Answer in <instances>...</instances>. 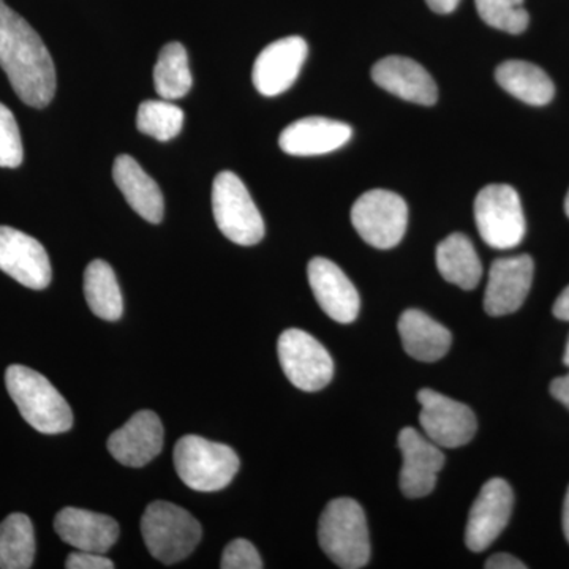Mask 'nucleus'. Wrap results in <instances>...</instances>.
<instances>
[{
    "instance_id": "nucleus-1",
    "label": "nucleus",
    "mask_w": 569,
    "mask_h": 569,
    "mask_svg": "<svg viewBox=\"0 0 569 569\" xmlns=\"http://www.w3.org/2000/svg\"><path fill=\"white\" fill-rule=\"evenodd\" d=\"M0 67L22 102L48 107L54 99L56 69L48 48L31 24L0 0Z\"/></svg>"
},
{
    "instance_id": "nucleus-2",
    "label": "nucleus",
    "mask_w": 569,
    "mask_h": 569,
    "mask_svg": "<svg viewBox=\"0 0 569 569\" xmlns=\"http://www.w3.org/2000/svg\"><path fill=\"white\" fill-rule=\"evenodd\" d=\"M6 385L11 400L29 426L47 436L69 432L73 426V413L48 378L29 367L13 365L7 369Z\"/></svg>"
},
{
    "instance_id": "nucleus-3",
    "label": "nucleus",
    "mask_w": 569,
    "mask_h": 569,
    "mask_svg": "<svg viewBox=\"0 0 569 569\" xmlns=\"http://www.w3.org/2000/svg\"><path fill=\"white\" fill-rule=\"evenodd\" d=\"M318 541L337 567L365 568L370 559V542L361 505L347 497L329 501L318 523Z\"/></svg>"
},
{
    "instance_id": "nucleus-4",
    "label": "nucleus",
    "mask_w": 569,
    "mask_h": 569,
    "mask_svg": "<svg viewBox=\"0 0 569 569\" xmlns=\"http://www.w3.org/2000/svg\"><path fill=\"white\" fill-rule=\"evenodd\" d=\"M141 533L153 559L164 565L186 560L203 537L201 523L186 509L159 500L146 508Z\"/></svg>"
},
{
    "instance_id": "nucleus-5",
    "label": "nucleus",
    "mask_w": 569,
    "mask_h": 569,
    "mask_svg": "<svg viewBox=\"0 0 569 569\" xmlns=\"http://www.w3.org/2000/svg\"><path fill=\"white\" fill-rule=\"evenodd\" d=\"M173 458L176 473L183 485L198 492L227 488L241 467L233 449L198 436L182 437L176 443Z\"/></svg>"
},
{
    "instance_id": "nucleus-6",
    "label": "nucleus",
    "mask_w": 569,
    "mask_h": 569,
    "mask_svg": "<svg viewBox=\"0 0 569 569\" xmlns=\"http://www.w3.org/2000/svg\"><path fill=\"white\" fill-rule=\"evenodd\" d=\"M212 213L219 230L234 244L254 246L264 238L263 217L244 182L231 171L213 179Z\"/></svg>"
},
{
    "instance_id": "nucleus-7",
    "label": "nucleus",
    "mask_w": 569,
    "mask_h": 569,
    "mask_svg": "<svg viewBox=\"0 0 569 569\" xmlns=\"http://www.w3.org/2000/svg\"><path fill=\"white\" fill-rule=\"evenodd\" d=\"M475 220L486 244L512 249L526 236V217L519 193L507 183H490L475 200Z\"/></svg>"
},
{
    "instance_id": "nucleus-8",
    "label": "nucleus",
    "mask_w": 569,
    "mask_h": 569,
    "mask_svg": "<svg viewBox=\"0 0 569 569\" xmlns=\"http://www.w3.org/2000/svg\"><path fill=\"white\" fill-rule=\"evenodd\" d=\"M355 230L376 249H392L402 241L408 223L406 200L389 190L362 193L351 208Z\"/></svg>"
},
{
    "instance_id": "nucleus-9",
    "label": "nucleus",
    "mask_w": 569,
    "mask_h": 569,
    "mask_svg": "<svg viewBox=\"0 0 569 569\" xmlns=\"http://www.w3.org/2000/svg\"><path fill=\"white\" fill-rule=\"evenodd\" d=\"M280 366L291 385L306 392L320 391L335 377V362L320 342L301 329H287L277 342Z\"/></svg>"
},
{
    "instance_id": "nucleus-10",
    "label": "nucleus",
    "mask_w": 569,
    "mask_h": 569,
    "mask_svg": "<svg viewBox=\"0 0 569 569\" xmlns=\"http://www.w3.org/2000/svg\"><path fill=\"white\" fill-rule=\"evenodd\" d=\"M419 422L430 441L440 448L466 447L477 433L478 421L466 403L425 388L418 392Z\"/></svg>"
},
{
    "instance_id": "nucleus-11",
    "label": "nucleus",
    "mask_w": 569,
    "mask_h": 569,
    "mask_svg": "<svg viewBox=\"0 0 569 569\" xmlns=\"http://www.w3.org/2000/svg\"><path fill=\"white\" fill-rule=\"evenodd\" d=\"M515 507V493L505 479L493 478L481 492L467 520L466 545L473 552H482L507 529Z\"/></svg>"
},
{
    "instance_id": "nucleus-12",
    "label": "nucleus",
    "mask_w": 569,
    "mask_h": 569,
    "mask_svg": "<svg viewBox=\"0 0 569 569\" xmlns=\"http://www.w3.org/2000/svg\"><path fill=\"white\" fill-rule=\"evenodd\" d=\"M0 271L32 290H44L52 271L47 250L32 236L0 227Z\"/></svg>"
},
{
    "instance_id": "nucleus-13",
    "label": "nucleus",
    "mask_w": 569,
    "mask_h": 569,
    "mask_svg": "<svg viewBox=\"0 0 569 569\" xmlns=\"http://www.w3.org/2000/svg\"><path fill=\"white\" fill-rule=\"evenodd\" d=\"M400 452L403 463L400 470V490L408 498H422L433 492L438 473L445 467V456L429 438L413 427L400 430Z\"/></svg>"
},
{
    "instance_id": "nucleus-14",
    "label": "nucleus",
    "mask_w": 569,
    "mask_h": 569,
    "mask_svg": "<svg viewBox=\"0 0 569 569\" xmlns=\"http://www.w3.org/2000/svg\"><path fill=\"white\" fill-rule=\"evenodd\" d=\"M302 37H284L272 41L254 61L252 80L257 91L264 97L280 96L295 84L307 59Z\"/></svg>"
},
{
    "instance_id": "nucleus-15",
    "label": "nucleus",
    "mask_w": 569,
    "mask_h": 569,
    "mask_svg": "<svg viewBox=\"0 0 569 569\" xmlns=\"http://www.w3.org/2000/svg\"><path fill=\"white\" fill-rule=\"evenodd\" d=\"M533 271V260L529 254L493 261L485 293L486 312L490 317H503L519 310L530 293Z\"/></svg>"
},
{
    "instance_id": "nucleus-16",
    "label": "nucleus",
    "mask_w": 569,
    "mask_h": 569,
    "mask_svg": "<svg viewBox=\"0 0 569 569\" xmlns=\"http://www.w3.org/2000/svg\"><path fill=\"white\" fill-rule=\"evenodd\" d=\"M307 277L326 316L337 323H353L361 309V299L346 272L328 258L317 257L307 266Z\"/></svg>"
},
{
    "instance_id": "nucleus-17",
    "label": "nucleus",
    "mask_w": 569,
    "mask_h": 569,
    "mask_svg": "<svg viewBox=\"0 0 569 569\" xmlns=\"http://www.w3.org/2000/svg\"><path fill=\"white\" fill-rule=\"evenodd\" d=\"M162 421L151 410L134 413L121 429L108 438V451L126 467H144L163 449Z\"/></svg>"
},
{
    "instance_id": "nucleus-18",
    "label": "nucleus",
    "mask_w": 569,
    "mask_h": 569,
    "mask_svg": "<svg viewBox=\"0 0 569 569\" xmlns=\"http://www.w3.org/2000/svg\"><path fill=\"white\" fill-rule=\"evenodd\" d=\"M372 78L381 89L407 102L425 104V107L437 102L436 81L430 77L429 71L413 59L402 58V56L381 59L373 66Z\"/></svg>"
},
{
    "instance_id": "nucleus-19",
    "label": "nucleus",
    "mask_w": 569,
    "mask_h": 569,
    "mask_svg": "<svg viewBox=\"0 0 569 569\" xmlns=\"http://www.w3.org/2000/svg\"><path fill=\"white\" fill-rule=\"evenodd\" d=\"M353 129L346 122L310 116L288 126L279 138L280 149L296 157L323 156L343 148Z\"/></svg>"
},
{
    "instance_id": "nucleus-20",
    "label": "nucleus",
    "mask_w": 569,
    "mask_h": 569,
    "mask_svg": "<svg viewBox=\"0 0 569 569\" xmlns=\"http://www.w3.org/2000/svg\"><path fill=\"white\" fill-rule=\"evenodd\" d=\"M54 530L63 542L86 552L107 553L119 538L118 520L80 508L59 511Z\"/></svg>"
},
{
    "instance_id": "nucleus-21",
    "label": "nucleus",
    "mask_w": 569,
    "mask_h": 569,
    "mask_svg": "<svg viewBox=\"0 0 569 569\" xmlns=\"http://www.w3.org/2000/svg\"><path fill=\"white\" fill-rule=\"evenodd\" d=\"M112 178L127 203L138 216H141L146 222H162L164 213L162 190L133 157L127 153L119 156L112 164Z\"/></svg>"
},
{
    "instance_id": "nucleus-22",
    "label": "nucleus",
    "mask_w": 569,
    "mask_h": 569,
    "mask_svg": "<svg viewBox=\"0 0 569 569\" xmlns=\"http://www.w3.org/2000/svg\"><path fill=\"white\" fill-rule=\"evenodd\" d=\"M403 350L422 362H436L451 348V332L443 325L417 309H408L399 318Z\"/></svg>"
},
{
    "instance_id": "nucleus-23",
    "label": "nucleus",
    "mask_w": 569,
    "mask_h": 569,
    "mask_svg": "<svg viewBox=\"0 0 569 569\" xmlns=\"http://www.w3.org/2000/svg\"><path fill=\"white\" fill-rule=\"evenodd\" d=\"M437 268L447 282L462 290H473L482 277V264L470 239L462 233L449 234L437 247Z\"/></svg>"
},
{
    "instance_id": "nucleus-24",
    "label": "nucleus",
    "mask_w": 569,
    "mask_h": 569,
    "mask_svg": "<svg viewBox=\"0 0 569 569\" xmlns=\"http://www.w3.org/2000/svg\"><path fill=\"white\" fill-rule=\"evenodd\" d=\"M496 80L501 88L522 102L542 107L556 96V86L545 70L526 61L500 63L496 70Z\"/></svg>"
},
{
    "instance_id": "nucleus-25",
    "label": "nucleus",
    "mask_w": 569,
    "mask_h": 569,
    "mask_svg": "<svg viewBox=\"0 0 569 569\" xmlns=\"http://www.w3.org/2000/svg\"><path fill=\"white\" fill-rule=\"evenodd\" d=\"M84 296L93 316L104 321H118L122 317L121 288L114 271L107 261L93 260L84 272Z\"/></svg>"
},
{
    "instance_id": "nucleus-26",
    "label": "nucleus",
    "mask_w": 569,
    "mask_h": 569,
    "mask_svg": "<svg viewBox=\"0 0 569 569\" xmlns=\"http://www.w3.org/2000/svg\"><path fill=\"white\" fill-rule=\"evenodd\" d=\"M189 56L179 41L164 44L153 69V86L163 100H178L192 89Z\"/></svg>"
},
{
    "instance_id": "nucleus-27",
    "label": "nucleus",
    "mask_w": 569,
    "mask_h": 569,
    "mask_svg": "<svg viewBox=\"0 0 569 569\" xmlns=\"http://www.w3.org/2000/svg\"><path fill=\"white\" fill-rule=\"evenodd\" d=\"M36 559L31 519L14 512L0 523V569H29Z\"/></svg>"
},
{
    "instance_id": "nucleus-28",
    "label": "nucleus",
    "mask_w": 569,
    "mask_h": 569,
    "mask_svg": "<svg viewBox=\"0 0 569 569\" xmlns=\"http://www.w3.org/2000/svg\"><path fill=\"white\" fill-rule=\"evenodd\" d=\"M183 111L170 100H148L138 108L137 127L157 141H170L181 133Z\"/></svg>"
},
{
    "instance_id": "nucleus-29",
    "label": "nucleus",
    "mask_w": 569,
    "mask_h": 569,
    "mask_svg": "<svg viewBox=\"0 0 569 569\" xmlns=\"http://www.w3.org/2000/svg\"><path fill=\"white\" fill-rule=\"evenodd\" d=\"M481 20L490 28L518 36L529 28V11L523 0H475Z\"/></svg>"
},
{
    "instance_id": "nucleus-30",
    "label": "nucleus",
    "mask_w": 569,
    "mask_h": 569,
    "mask_svg": "<svg viewBox=\"0 0 569 569\" xmlns=\"http://www.w3.org/2000/svg\"><path fill=\"white\" fill-rule=\"evenodd\" d=\"M24 159L20 127L13 112L0 103V167L18 168Z\"/></svg>"
},
{
    "instance_id": "nucleus-31",
    "label": "nucleus",
    "mask_w": 569,
    "mask_h": 569,
    "mask_svg": "<svg viewBox=\"0 0 569 569\" xmlns=\"http://www.w3.org/2000/svg\"><path fill=\"white\" fill-rule=\"evenodd\" d=\"M220 568L261 569L263 568V560H261L260 553H258L252 542L238 538L224 548Z\"/></svg>"
},
{
    "instance_id": "nucleus-32",
    "label": "nucleus",
    "mask_w": 569,
    "mask_h": 569,
    "mask_svg": "<svg viewBox=\"0 0 569 569\" xmlns=\"http://www.w3.org/2000/svg\"><path fill=\"white\" fill-rule=\"evenodd\" d=\"M67 569H112L114 561L104 557V553L86 552V550H78V552L70 553L66 560Z\"/></svg>"
},
{
    "instance_id": "nucleus-33",
    "label": "nucleus",
    "mask_w": 569,
    "mask_h": 569,
    "mask_svg": "<svg viewBox=\"0 0 569 569\" xmlns=\"http://www.w3.org/2000/svg\"><path fill=\"white\" fill-rule=\"evenodd\" d=\"M485 567L488 569H526L527 565L522 563L519 559H516V557L503 552L489 557Z\"/></svg>"
},
{
    "instance_id": "nucleus-34",
    "label": "nucleus",
    "mask_w": 569,
    "mask_h": 569,
    "mask_svg": "<svg viewBox=\"0 0 569 569\" xmlns=\"http://www.w3.org/2000/svg\"><path fill=\"white\" fill-rule=\"evenodd\" d=\"M550 395L556 397L569 410V372L567 376L556 378L550 383Z\"/></svg>"
},
{
    "instance_id": "nucleus-35",
    "label": "nucleus",
    "mask_w": 569,
    "mask_h": 569,
    "mask_svg": "<svg viewBox=\"0 0 569 569\" xmlns=\"http://www.w3.org/2000/svg\"><path fill=\"white\" fill-rule=\"evenodd\" d=\"M553 316L561 321H569V287L561 291L552 309Z\"/></svg>"
},
{
    "instance_id": "nucleus-36",
    "label": "nucleus",
    "mask_w": 569,
    "mask_h": 569,
    "mask_svg": "<svg viewBox=\"0 0 569 569\" xmlns=\"http://www.w3.org/2000/svg\"><path fill=\"white\" fill-rule=\"evenodd\" d=\"M459 2L460 0H426L429 9L440 14L451 13V11L458 9Z\"/></svg>"
},
{
    "instance_id": "nucleus-37",
    "label": "nucleus",
    "mask_w": 569,
    "mask_h": 569,
    "mask_svg": "<svg viewBox=\"0 0 569 569\" xmlns=\"http://www.w3.org/2000/svg\"><path fill=\"white\" fill-rule=\"evenodd\" d=\"M563 531L565 537H567L569 542V488L567 492V498H565V505H563Z\"/></svg>"
},
{
    "instance_id": "nucleus-38",
    "label": "nucleus",
    "mask_w": 569,
    "mask_h": 569,
    "mask_svg": "<svg viewBox=\"0 0 569 569\" xmlns=\"http://www.w3.org/2000/svg\"><path fill=\"white\" fill-rule=\"evenodd\" d=\"M563 365L569 367V337H568L567 350H565Z\"/></svg>"
},
{
    "instance_id": "nucleus-39",
    "label": "nucleus",
    "mask_w": 569,
    "mask_h": 569,
    "mask_svg": "<svg viewBox=\"0 0 569 569\" xmlns=\"http://www.w3.org/2000/svg\"><path fill=\"white\" fill-rule=\"evenodd\" d=\"M565 211H567V216L569 217V192L567 194V200H565Z\"/></svg>"
}]
</instances>
